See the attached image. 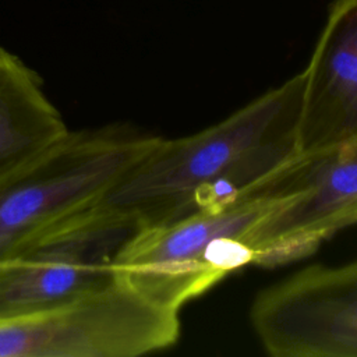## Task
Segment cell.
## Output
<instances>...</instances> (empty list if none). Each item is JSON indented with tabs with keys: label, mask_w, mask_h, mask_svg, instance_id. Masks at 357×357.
Returning <instances> with one entry per match:
<instances>
[{
	"label": "cell",
	"mask_w": 357,
	"mask_h": 357,
	"mask_svg": "<svg viewBox=\"0 0 357 357\" xmlns=\"http://www.w3.org/2000/svg\"><path fill=\"white\" fill-rule=\"evenodd\" d=\"M134 223L103 201L40 234L0 265V318L43 310L116 280L113 258Z\"/></svg>",
	"instance_id": "cell-5"
},
{
	"label": "cell",
	"mask_w": 357,
	"mask_h": 357,
	"mask_svg": "<svg viewBox=\"0 0 357 357\" xmlns=\"http://www.w3.org/2000/svg\"><path fill=\"white\" fill-rule=\"evenodd\" d=\"M303 92L301 71L202 131L160 137L103 202L141 229L244 194L300 155Z\"/></svg>",
	"instance_id": "cell-1"
},
{
	"label": "cell",
	"mask_w": 357,
	"mask_h": 357,
	"mask_svg": "<svg viewBox=\"0 0 357 357\" xmlns=\"http://www.w3.org/2000/svg\"><path fill=\"white\" fill-rule=\"evenodd\" d=\"M160 137L126 123L68 130L0 183V265L60 222L102 202Z\"/></svg>",
	"instance_id": "cell-2"
},
{
	"label": "cell",
	"mask_w": 357,
	"mask_h": 357,
	"mask_svg": "<svg viewBox=\"0 0 357 357\" xmlns=\"http://www.w3.org/2000/svg\"><path fill=\"white\" fill-rule=\"evenodd\" d=\"M304 73L300 155L357 142V0H336Z\"/></svg>",
	"instance_id": "cell-8"
},
{
	"label": "cell",
	"mask_w": 357,
	"mask_h": 357,
	"mask_svg": "<svg viewBox=\"0 0 357 357\" xmlns=\"http://www.w3.org/2000/svg\"><path fill=\"white\" fill-rule=\"evenodd\" d=\"M250 321L273 357H357V259L311 265L266 287Z\"/></svg>",
	"instance_id": "cell-7"
},
{
	"label": "cell",
	"mask_w": 357,
	"mask_h": 357,
	"mask_svg": "<svg viewBox=\"0 0 357 357\" xmlns=\"http://www.w3.org/2000/svg\"><path fill=\"white\" fill-rule=\"evenodd\" d=\"M282 199L245 243L252 264L278 266L314 252L322 241L357 225V142L318 155H298L262 181Z\"/></svg>",
	"instance_id": "cell-6"
},
{
	"label": "cell",
	"mask_w": 357,
	"mask_h": 357,
	"mask_svg": "<svg viewBox=\"0 0 357 357\" xmlns=\"http://www.w3.org/2000/svg\"><path fill=\"white\" fill-rule=\"evenodd\" d=\"M178 311L116 279L85 296L0 318V357H138L173 346Z\"/></svg>",
	"instance_id": "cell-4"
},
{
	"label": "cell",
	"mask_w": 357,
	"mask_h": 357,
	"mask_svg": "<svg viewBox=\"0 0 357 357\" xmlns=\"http://www.w3.org/2000/svg\"><path fill=\"white\" fill-rule=\"evenodd\" d=\"M282 199L252 188L177 220L137 229L113 258L114 276L151 301L180 311L252 264L245 237Z\"/></svg>",
	"instance_id": "cell-3"
},
{
	"label": "cell",
	"mask_w": 357,
	"mask_h": 357,
	"mask_svg": "<svg viewBox=\"0 0 357 357\" xmlns=\"http://www.w3.org/2000/svg\"><path fill=\"white\" fill-rule=\"evenodd\" d=\"M68 130L40 77L0 47V183Z\"/></svg>",
	"instance_id": "cell-9"
}]
</instances>
